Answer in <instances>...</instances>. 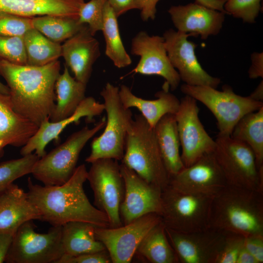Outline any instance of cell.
Returning <instances> with one entry per match:
<instances>
[{"instance_id":"44dd1931","label":"cell","mask_w":263,"mask_h":263,"mask_svg":"<svg viewBox=\"0 0 263 263\" xmlns=\"http://www.w3.org/2000/svg\"><path fill=\"white\" fill-rule=\"evenodd\" d=\"M94 36L86 25L61 45V56L65 65L75 79L85 84L90 79L93 65L100 56L99 42Z\"/></svg>"},{"instance_id":"7402d4cb","label":"cell","mask_w":263,"mask_h":263,"mask_svg":"<svg viewBox=\"0 0 263 263\" xmlns=\"http://www.w3.org/2000/svg\"><path fill=\"white\" fill-rule=\"evenodd\" d=\"M40 213L27 192L13 183L0 195V231L15 233L26 222L38 220Z\"/></svg>"},{"instance_id":"6da1fadb","label":"cell","mask_w":263,"mask_h":263,"mask_svg":"<svg viewBox=\"0 0 263 263\" xmlns=\"http://www.w3.org/2000/svg\"><path fill=\"white\" fill-rule=\"evenodd\" d=\"M87 173L85 165L81 164L66 182L57 186L34 184L29 177L27 194L40 213L39 220L52 226L80 221L110 227L107 215L92 205L85 194L83 185Z\"/></svg>"},{"instance_id":"e0dca14e","label":"cell","mask_w":263,"mask_h":263,"mask_svg":"<svg viewBox=\"0 0 263 263\" xmlns=\"http://www.w3.org/2000/svg\"><path fill=\"white\" fill-rule=\"evenodd\" d=\"M131 52L140 57L132 73L159 75L165 79L171 90L177 89L181 79L169 61L163 37L150 36L140 31L132 39Z\"/></svg>"},{"instance_id":"f6af8a7d","label":"cell","mask_w":263,"mask_h":263,"mask_svg":"<svg viewBox=\"0 0 263 263\" xmlns=\"http://www.w3.org/2000/svg\"><path fill=\"white\" fill-rule=\"evenodd\" d=\"M15 233L0 231V263L5 262Z\"/></svg>"},{"instance_id":"603a6c76","label":"cell","mask_w":263,"mask_h":263,"mask_svg":"<svg viewBox=\"0 0 263 263\" xmlns=\"http://www.w3.org/2000/svg\"><path fill=\"white\" fill-rule=\"evenodd\" d=\"M169 85L165 81L162 90L155 94L157 99L148 100L138 97L128 86L122 85L119 88V95L125 108L137 109L153 128L163 116L168 113L174 114L178 109L180 100L169 92Z\"/></svg>"},{"instance_id":"8fae6325","label":"cell","mask_w":263,"mask_h":263,"mask_svg":"<svg viewBox=\"0 0 263 263\" xmlns=\"http://www.w3.org/2000/svg\"><path fill=\"white\" fill-rule=\"evenodd\" d=\"M87 179L94 196V205L108 217L110 227L123 225L120 207L123 201L125 186L117 160L102 158L91 163Z\"/></svg>"},{"instance_id":"f546056e","label":"cell","mask_w":263,"mask_h":263,"mask_svg":"<svg viewBox=\"0 0 263 263\" xmlns=\"http://www.w3.org/2000/svg\"><path fill=\"white\" fill-rule=\"evenodd\" d=\"M230 136L250 148L259 169L263 170V106L243 116L234 126Z\"/></svg>"},{"instance_id":"30bf717a","label":"cell","mask_w":263,"mask_h":263,"mask_svg":"<svg viewBox=\"0 0 263 263\" xmlns=\"http://www.w3.org/2000/svg\"><path fill=\"white\" fill-rule=\"evenodd\" d=\"M33 220L17 230L5 262L7 263H56L64 255L62 225L52 226L47 233L35 230Z\"/></svg>"},{"instance_id":"4fadbf2b","label":"cell","mask_w":263,"mask_h":263,"mask_svg":"<svg viewBox=\"0 0 263 263\" xmlns=\"http://www.w3.org/2000/svg\"><path fill=\"white\" fill-rule=\"evenodd\" d=\"M197 100L186 95L180 100L174 114L180 146L181 159L188 167L204 155L213 152L215 141L207 133L199 117Z\"/></svg>"},{"instance_id":"8d00e7d4","label":"cell","mask_w":263,"mask_h":263,"mask_svg":"<svg viewBox=\"0 0 263 263\" xmlns=\"http://www.w3.org/2000/svg\"><path fill=\"white\" fill-rule=\"evenodd\" d=\"M261 0H227L224 8L227 14L241 19L244 22L255 21L261 10Z\"/></svg>"},{"instance_id":"2e32d148","label":"cell","mask_w":263,"mask_h":263,"mask_svg":"<svg viewBox=\"0 0 263 263\" xmlns=\"http://www.w3.org/2000/svg\"><path fill=\"white\" fill-rule=\"evenodd\" d=\"M165 230L181 263H214L227 233L209 227L189 232L166 227Z\"/></svg>"},{"instance_id":"b9f144b4","label":"cell","mask_w":263,"mask_h":263,"mask_svg":"<svg viewBox=\"0 0 263 263\" xmlns=\"http://www.w3.org/2000/svg\"><path fill=\"white\" fill-rule=\"evenodd\" d=\"M117 18L127 11L134 9H141L140 0H107Z\"/></svg>"},{"instance_id":"f35d334b","label":"cell","mask_w":263,"mask_h":263,"mask_svg":"<svg viewBox=\"0 0 263 263\" xmlns=\"http://www.w3.org/2000/svg\"><path fill=\"white\" fill-rule=\"evenodd\" d=\"M244 244V237L227 232L214 263H236L238 254L243 247Z\"/></svg>"},{"instance_id":"d590c367","label":"cell","mask_w":263,"mask_h":263,"mask_svg":"<svg viewBox=\"0 0 263 263\" xmlns=\"http://www.w3.org/2000/svg\"><path fill=\"white\" fill-rule=\"evenodd\" d=\"M0 59L17 64H26L23 37L0 35Z\"/></svg>"},{"instance_id":"5b68a950","label":"cell","mask_w":263,"mask_h":263,"mask_svg":"<svg viewBox=\"0 0 263 263\" xmlns=\"http://www.w3.org/2000/svg\"><path fill=\"white\" fill-rule=\"evenodd\" d=\"M104 100L107 120L104 131L91 144V151L85 161L90 163L102 158L121 161L126 141L133 120L131 110L122 104L119 88L108 82L100 92Z\"/></svg>"},{"instance_id":"74e56055","label":"cell","mask_w":263,"mask_h":263,"mask_svg":"<svg viewBox=\"0 0 263 263\" xmlns=\"http://www.w3.org/2000/svg\"><path fill=\"white\" fill-rule=\"evenodd\" d=\"M32 18L0 12V35L23 37L33 28Z\"/></svg>"},{"instance_id":"f1b7e54d","label":"cell","mask_w":263,"mask_h":263,"mask_svg":"<svg viewBox=\"0 0 263 263\" xmlns=\"http://www.w3.org/2000/svg\"><path fill=\"white\" fill-rule=\"evenodd\" d=\"M162 221L144 237L134 256L151 263H179L166 234Z\"/></svg>"},{"instance_id":"cb8c5ba5","label":"cell","mask_w":263,"mask_h":263,"mask_svg":"<svg viewBox=\"0 0 263 263\" xmlns=\"http://www.w3.org/2000/svg\"><path fill=\"white\" fill-rule=\"evenodd\" d=\"M38 126L13 109L8 94L0 92V158L7 146L23 147Z\"/></svg>"},{"instance_id":"60d3db41","label":"cell","mask_w":263,"mask_h":263,"mask_svg":"<svg viewBox=\"0 0 263 263\" xmlns=\"http://www.w3.org/2000/svg\"><path fill=\"white\" fill-rule=\"evenodd\" d=\"M244 245L258 263H263V235H253L244 238Z\"/></svg>"},{"instance_id":"7dc6e473","label":"cell","mask_w":263,"mask_h":263,"mask_svg":"<svg viewBox=\"0 0 263 263\" xmlns=\"http://www.w3.org/2000/svg\"><path fill=\"white\" fill-rule=\"evenodd\" d=\"M236 263H258V262L244 245L238 254Z\"/></svg>"},{"instance_id":"7c38bea8","label":"cell","mask_w":263,"mask_h":263,"mask_svg":"<svg viewBox=\"0 0 263 263\" xmlns=\"http://www.w3.org/2000/svg\"><path fill=\"white\" fill-rule=\"evenodd\" d=\"M161 221L160 215L149 213L116 227L95 226V235L104 245L112 263H129L144 237Z\"/></svg>"},{"instance_id":"ba28073f","label":"cell","mask_w":263,"mask_h":263,"mask_svg":"<svg viewBox=\"0 0 263 263\" xmlns=\"http://www.w3.org/2000/svg\"><path fill=\"white\" fill-rule=\"evenodd\" d=\"M213 196L184 192L168 186L161 194L162 222L166 227L183 232L208 228Z\"/></svg>"},{"instance_id":"ab89813d","label":"cell","mask_w":263,"mask_h":263,"mask_svg":"<svg viewBox=\"0 0 263 263\" xmlns=\"http://www.w3.org/2000/svg\"><path fill=\"white\" fill-rule=\"evenodd\" d=\"M112 263L107 250L83 254L76 256L63 255L56 263Z\"/></svg>"},{"instance_id":"d6a6232c","label":"cell","mask_w":263,"mask_h":263,"mask_svg":"<svg viewBox=\"0 0 263 263\" xmlns=\"http://www.w3.org/2000/svg\"><path fill=\"white\" fill-rule=\"evenodd\" d=\"M33 28L51 40L60 43L72 37L85 24L77 19L55 15H43L32 18Z\"/></svg>"},{"instance_id":"ac0fdd59","label":"cell","mask_w":263,"mask_h":263,"mask_svg":"<svg viewBox=\"0 0 263 263\" xmlns=\"http://www.w3.org/2000/svg\"><path fill=\"white\" fill-rule=\"evenodd\" d=\"M227 185L213 151L204 155L171 176L169 184L180 191L211 196Z\"/></svg>"},{"instance_id":"c3c4849f","label":"cell","mask_w":263,"mask_h":263,"mask_svg":"<svg viewBox=\"0 0 263 263\" xmlns=\"http://www.w3.org/2000/svg\"><path fill=\"white\" fill-rule=\"evenodd\" d=\"M252 99L263 102V81L262 80L254 91L249 95Z\"/></svg>"},{"instance_id":"7a4b0ae2","label":"cell","mask_w":263,"mask_h":263,"mask_svg":"<svg viewBox=\"0 0 263 263\" xmlns=\"http://www.w3.org/2000/svg\"><path fill=\"white\" fill-rule=\"evenodd\" d=\"M57 60L40 66L0 59V75L7 82L14 110L38 127L55 106V84L60 75Z\"/></svg>"},{"instance_id":"d6986e66","label":"cell","mask_w":263,"mask_h":263,"mask_svg":"<svg viewBox=\"0 0 263 263\" xmlns=\"http://www.w3.org/2000/svg\"><path fill=\"white\" fill-rule=\"evenodd\" d=\"M104 111L103 103L97 102L94 97H86L70 116L56 122L49 120L43 121L36 133L22 147L20 154L24 156L35 151L39 158L46 154L45 148L51 141H57L59 135L69 124H77L80 119L86 117L88 122H92L94 117L101 115Z\"/></svg>"},{"instance_id":"9c48e42d","label":"cell","mask_w":263,"mask_h":263,"mask_svg":"<svg viewBox=\"0 0 263 263\" xmlns=\"http://www.w3.org/2000/svg\"><path fill=\"white\" fill-rule=\"evenodd\" d=\"M213 153L227 185L263 192V170L245 143L218 134Z\"/></svg>"},{"instance_id":"e575fe53","label":"cell","mask_w":263,"mask_h":263,"mask_svg":"<svg viewBox=\"0 0 263 263\" xmlns=\"http://www.w3.org/2000/svg\"><path fill=\"white\" fill-rule=\"evenodd\" d=\"M107 0H90L81 6L77 20L86 25L93 36L102 31L103 24V10Z\"/></svg>"},{"instance_id":"681fc988","label":"cell","mask_w":263,"mask_h":263,"mask_svg":"<svg viewBox=\"0 0 263 263\" xmlns=\"http://www.w3.org/2000/svg\"><path fill=\"white\" fill-rule=\"evenodd\" d=\"M0 92L4 94H9V90L7 85L3 84L0 81Z\"/></svg>"},{"instance_id":"484cf974","label":"cell","mask_w":263,"mask_h":263,"mask_svg":"<svg viewBox=\"0 0 263 263\" xmlns=\"http://www.w3.org/2000/svg\"><path fill=\"white\" fill-rule=\"evenodd\" d=\"M153 130L163 161L170 178L185 167L180 153V143L174 114L165 115Z\"/></svg>"},{"instance_id":"4316f807","label":"cell","mask_w":263,"mask_h":263,"mask_svg":"<svg viewBox=\"0 0 263 263\" xmlns=\"http://www.w3.org/2000/svg\"><path fill=\"white\" fill-rule=\"evenodd\" d=\"M94 225L84 222L74 221L62 225L61 244L64 255L76 256L106 250L95 235Z\"/></svg>"},{"instance_id":"4dcf8cb0","label":"cell","mask_w":263,"mask_h":263,"mask_svg":"<svg viewBox=\"0 0 263 263\" xmlns=\"http://www.w3.org/2000/svg\"><path fill=\"white\" fill-rule=\"evenodd\" d=\"M27 65L40 66L56 60L61 56L62 47L36 29L28 30L23 36Z\"/></svg>"},{"instance_id":"3957f363","label":"cell","mask_w":263,"mask_h":263,"mask_svg":"<svg viewBox=\"0 0 263 263\" xmlns=\"http://www.w3.org/2000/svg\"><path fill=\"white\" fill-rule=\"evenodd\" d=\"M208 227L244 238L263 235V192L227 185L213 196Z\"/></svg>"},{"instance_id":"9a60e30c","label":"cell","mask_w":263,"mask_h":263,"mask_svg":"<svg viewBox=\"0 0 263 263\" xmlns=\"http://www.w3.org/2000/svg\"><path fill=\"white\" fill-rule=\"evenodd\" d=\"M120 167L125 186L119 210L123 225L149 213L160 215L162 190L146 182L123 163Z\"/></svg>"},{"instance_id":"d4e9b609","label":"cell","mask_w":263,"mask_h":263,"mask_svg":"<svg viewBox=\"0 0 263 263\" xmlns=\"http://www.w3.org/2000/svg\"><path fill=\"white\" fill-rule=\"evenodd\" d=\"M84 0H0V12L33 18L55 15L78 19Z\"/></svg>"},{"instance_id":"ee69618b","label":"cell","mask_w":263,"mask_h":263,"mask_svg":"<svg viewBox=\"0 0 263 263\" xmlns=\"http://www.w3.org/2000/svg\"><path fill=\"white\" fill-rule=\"evenodd\" d=\"M160 0H140L141 18L143 21L154 19L156 13V5Z\"/></svg>"},{"instance_id":"5bb4252c","label":"cell","mask_w":263,"mask_h":263,"mask_svg":"<svg viewBox=\"0 0 263 263\" xmlns=\"http://www.w3.org/2000/svg\"><path fill=\"white\" fill-rule=\"evenodd\" d=\"M190 36L194 37L172 29L166 31L163 37L169 61L185 84L217 89L221 79L209 75L201 66L195 55L197 44L188 39Z\"/></svg>"},{"instance_id":"8992f818","label":"cell","mask_w":263,"mask_h":263,"mask_svg":"<svg viewBox=\"0 0 263 263\" xmlns=\"http://www.w3.org/2000/svg\"><path fill=\"white\" fill-rule=\"evenodd\" d=\"M102 118L92 128L85 126L72 134L61 144L39 158L31 174L45 186H57L66 182L76 168L80 153L87 142L105 126Z\"/></svg>"},{"instance_id":"bcb514c9","label":"cell","mask_w":263,"mask_h":263,"mask_svg":"<svg viewBox=\"0 0 263 263\" xmlns=\"http://www.w3.org/2000/svg\"><path fill=\"white\" fill-rule=\"evenodd\" d=\"M227 0H195V2L208 8L227 14L224 6Z\"/></svg>"},{"instance_id":"836d02e7","label":"cell","mask_w":263,"mask_h":263,"mask_svg":"<svg viewBox=\"0 0 263 263\" xmlns=\"http://www.w3.org/2000/svg\"><path fill=\"white\" fill-rule=\"evenodd\" d=\"M39 158L35 153H32L20 158L0 163V195L16 180L31 173L34 166Z\"/></svg>"},{"instance_id":"277c9868","label":"cell","mask_w":263,"mask_h":263,"mask_svg":"<svg viewBox=\"0 0 263 263\" xmlns=\"http://www.w3.org/2000/svg\"><path fill=\"white\" fill-rule=\"evenodd\" d=\"M121 163L162 190L169 186V176L163 161L153 128L141 114H136L133 119Z\"/></svg>"},{"instance_id":"83f0119b","label":"cell","mask_w":263,"mask_h":263,"mask_svg":"<svg viewBox=\"0 0 263 263\" xmlns=\"http://www.w3.org/2000/svg\"><path fill=\"white\" fill-rule=\"evenodd\" d=\"M86 85L72 77L65 65L55 84L56 103L49 120L55 122L71 116L86 97Z\"/></svg>"},{"instance_id":"7bdbcfd3","label":"cell","mask_w":263,"mask_h":263,"mask_svg":"<svg viewBox=\"0 0 263 263\" xmlns=\"http://www.w3.org/2000/svg\"><path fill=\"white\" fill-rule=\"evenodd\" d=\"M252 64L248 73L249 77L255 79L263 77V53L254 52L251 56Z\"/></svg>"},{"instance_id":"1f68e13d","label":"cell","mask_w":263,"mask_h":263,"mask_svg":"<svg viewBox=\"0 0 263 263\" xmlns=\"http://www.w3.org/2000/svg\"><path fill=\"white\" fill-rule=\"evenodd\" d=\"M102 31L106 43V56L118 68L129 66L132 61L122 42L118 28L117 18L107 1L103 10Z\"/></svg>"},{"instance_id":"ffe728a7","label":"cell","mask_w":263,"mask_h":263,"mask_svg":"<svg viewBox=\"0 0 263 263\" xmlns=\"http://www.w3.org/2000/svg\"><path fill=\"white\" fill-rule=\"evenodd\" d=\"M177 31L200 36L203 39L219 33L225 14L196 2L186 5L172 6L168 10Z\"/></svg>"},{"instance_id":"52a82bcc","label":"cell","mask_w":263,"mask_h":263,"mask_svg":"<svg viewBox=\"0 0 263 263\" xmlns=\"http://www.w3.org/2000/svg\"><path fill=\"white\" fill-rule=\"evenodd\" d=\"M181 90L206 106L217 121L218 134L230 136L238 121L246 114L263 106V102L252 99L249 96L235 94L227 85L222 91L207 86H191L184 84Z\"/></svg>"}]
</instances>
